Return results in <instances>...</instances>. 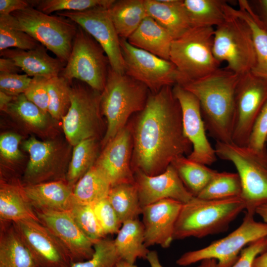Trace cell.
Instances as JSON below:
<instances>
[{"label":"cell","mask_w":267,"mask_h":267,"mask_svg":"<svg viewBox=\"0 0 267 267\" xmlns=\"http://www.w3.org/2000/svg\"><path fill=\"white\" fill-rule=\"evenodd\" d=\"M115 0H36L35 8L47 14L54 12L83 11L96 7L109 8Z\"/></svg>","instance_id":"cell-39"},{"label":"cell","mask_w":267,"mask_h":267,"mask_svg":"<svg viewBox=\"0 0 267 267\" xmlns=\"http://www.w3.org/2000/svg\"><path fill=\"white\" fill-rule=\"evenodd\" d=\"M22 70L11 59L1 57L0 58V72L5 73H19Z\"/></svg>","instance_id":"cell-51"},{"label":"cell","mask_w":267,"mask_h":267,"mask_svg":"<svg viewBox=\"0 0 267 267\" xmlns=\"http://www.w3.org/2000/svg\"><path fill=\"white\" fill-rule=\"evenodd\" d=\"M23 190L34 210L68 211L74 203L73 187L65 180L23 185Z\"/></svg>","instance_id":"cell-23"},{"label":"cell","mask_w":267,"mask_h":267,"mask_svg":"<svg viewBox=\"0 0 267 267\" xmlns=\"http://www.w3.org/2000/svg\"><path fill=\"white\" fill-rule=\"evenodd\" d=\"M173 40L163 27L147 16L127 40L134 47L170 60Z\"/></svg>","instance_id":"cell-25"},{"label":"cell","mask_w":267,"mask_h":267,"mask_svg":"<svg viewBox=\"0 0 267 267\" xmlns=\"http://www.w3.org/2000/svg\"><path fill=\"white\" fill-rule=\"evenodd\" d=\"M132 130L126 126L106 145L94 165L107 178L111 186L123 182H134L132 167Z\"/></svg>","instance_id":"cell-19"},{"label":"cell","mask_w":267,"mask_h":267,"mask_svg":"<svg viewBox=\"0 0 267 267\" xmlns=\"http://www.w3.org/2000/svg\"><path fill=\"white\" fill-rule=\"evenodd\" d=\"M108 9L96 7L83 11L58 12L56 14L70 19L83 29L102 47L111 68L118 73L125 74L120 38Z\"/></svg>","instance_id":"cell-14"},{"label":"cell","mask_w":267,"mask_h":267,"mask_svg":"<svg viewBox=\"0 0 267 267\" xmlns=\"http://www.w3.org/2000/svg\"><path fill=\"white\" fill-rule=\"evenodd\" d=\"M238 3V9L230 5V10L244 20L251 30L256 55V63L251 72L267 80V32L249 0H239Z\"/></svg>","instance_id":"cell-29"},{"label":"cell","mask_w":267,"mask_h":267,"mask_svg":"<svg viewBox=\"0 0 267 267\" xmlns=\"http://www.w3.org/2000/svg\"></svg>","instance_id":"cell-58"},{"label":"cell","mask_w":267,"mask_h":267,"mask_svg":"<svg viewBox=\"0 0 267 267\" xmlns=\"http://www.w3.org/2000/svg\"><path fill=\"white\" fill-rule=\"evenodd\" d=\"M39 221L23 190V185L14 181L1 182L0 187V221Z\"/></svg>","instance_id":"cell-27"},{"label":"cell","mask_w":267,"mask_h":267,"mask_svg":"<svg viewBox=\"0 0 267 267\" xmlns=\"http://www.w3.org/2000/svg\"><path fill=\"white\" fill-rule=\"evenodd\" d=\"M0 22L23 31L66 63L70 56L78 25L70 19L46 14L34 7L0 15Z\"/></svg>","instance_id":"cell-5"},{"label":"cell","mask_w":267,"mask_h":267,"mask_svg":"<svg viewBox=\"0 0 267 267\" xmlns=\"http://www.w3.org/2000/svg\"><path fill=\"white\" fill-rule=\"evenodd\" d=\"M48 79L42 77H33L29 86L24 93L28 100L47 114H48L49 103L47 88Z\"/></svg>","instance_id":"cell-45"},{"label":"cell","mask_w":267,"mask_h":267,"mask_svg":"<svg viewBox=\"0 0 267 267\" xmlns=\"http://www.w3.org/2000/svg\"><path fill=\"white\" fill-rule=\"evenodd\" d=\"M241 184L238 174L218 172L197 197L206 200H222L240 197Z\"/></svg>","instance_id":"cell-36"},{"label":"cell","mask_w":267,"mask_h":267,"mask_svg":"<svg viewBox=\"0 0 267 267\" xmlns=\"http://www.w3.org/2000/svg\"><path fill=\"white\" fill-rule=\"evenodd\" d=\"M80 82L74 85L72 82L71 105L61 119L65 137L73 146L96 138L101 128V92Z\"/></svg>","instance_id":"cell-11"},{"label":"cell","mask_w":267,"mask_h":267,"mask_svg":"<svg viewBox=\"0 0 267 267\" xmlns=\"http://www.w3.org/2000/svg\"><path fill=\"white\" fill-rule=\"evenodd\" d=\"M12 223L39 267H69L73 263L63 244L40 221L30 219Z\"/></svg>","instance_id":"cell-16"},{"label":"cell","mask_w":267,"mask_h":267,"mask_svg":"<svg viewBox=\"0 0 267 267\" xmlns=\"http://www.w3.org/2000/svg\"><path fill=\"white\" fill-rule=\"evenodd\" d=\"M3 111L36 130L45 129L50 116L28 100L24 93L14 96Z\"/></svg>","instance_id":"cell-37"},{"label":"cell","mask_w":267,"mask_h":267,"mask_svg":"<svg viewBox=\"0 0 267 267\" xmlns=\"http://www.w3.org/2000/svg\"><path fill=\"white\" fill-rule=\"evenodd\" d=\"M253 267H267V249L255 259Z\"/></svg>","instance_id":"cell-53"},{"label":"cell","mask_w":267,"mask_h":267,"mask_svg":"<svg viewBox=\"0 0 267 267\" xmlns=\"http://www.w3.org/2000/svg\"><path fill=\"white\" fill-rule=\"evenodd\" d=\"M267 101L255 121L247 146L257 152L267 151Z\"/></svg>","instance_id":"cell-44"},{"label":"cell","mask_w":267,"mask_h":267,"mask_svg":"<svg viewBox=\"0 0 267 267\" xmlns=\"http://www.w3.org/2000/svg\"><path fill=\"white\" fill-rule=\"evenodd\" d=\"M40 222L60 241L73 263L89 259L94 252V242L78 226L69 211L35 210Z\"/></svg>","instance_id":"cell-17"},{"label":"cell","mask_w":267,"mask_h":267,"mask_svg":"<svg viewBox=\"0 0 267 267\" xmlns=\"http://www.w3.org/2000/svg\"><path fill=\"white\" fill-rule=\"evenodd\" d=\"M147 15L163 27L173 39L192 27L183 0H144Z\"/></svg>","instance_id":"cell-24"},{"label":"cell","mask_w":267,"mask_h":267,"mask_svg":"<svg viewBox=\"0 0 267 267\" xmlns=\"http://www.w3.org/2000/svg\"><path fill=\"white\" fill-rule=\"evenodd\" d=\"M40 44L26 33L0 22V51L10 47L28 50L35 49Z\"/></svg>","instance_id":"cell-42"},{"label":"cell","mask_w":267,"mask_h":267,"mask_svg":"<svg viewBox=\"0 0 267 267\" xmlns=\"http://www.w3.org/2000/svg\"><path fill=\"white\" fill-rule=\"evenodd\" d=\"M110 68L109 59L102 47L78 25L70 56L59 75L71 83L78 80L101 92Z\"/></svg>","instance_id":"cell-9"},{"label":"cell","mask_w":267,"mask_h":267,"mask_svg":"<svg viewBox=\"0 0 267 267\" xmlns=\"http://www.w3.org/2000/svg\"><path fill=\"white\" fill-rule=\"evenodd\" d=\"M267 249V237L251 242L240 252L239 258L231 267H253L255 259Z\"/></svg>","instance_id":"cell-47"},{"label":"cell","mask_w":267,"mask_h":267,"mask_svg":"<svg viewBox=\"0 0 267 267\" xmlns=\"http://www.w3.org/2000/svg\"><path fill=\"white\" fill-rule=\"evenodd\" d=\"M0 267H39L11 222L0 221Z\"/></svg>","instance_id":"cell-26"},{"label":"cell","mask_w":267,"mask_h":267,"mask_svg":"<svg viewBox=\"0 0 267 267\" xmlns=\"http://www.w3.org/2000/svg\"><path fill=\"white\" fill-rule=\"evenodd\" d=\"M36 0H0V15H9L29 7H35Z\"/></svg>","instance_id":"cell-49"},{"label":"cell","mask_w":267,"mask_h":267,"mask_svg":"<svg viewBox=\"0 0 267 267\" xmlns=\"http://www.w3.org/2000/svg\"><path fill=\"white\" fill-rule=\"evenodd\" d=\"M215 149L218 157L234 165L246 213L254 215L257 208L267 204V151L260 152L247 146L220 141H216Z\"/></svg>","instance_id":"cell-6"},{"label":"cell","mask_w":267,"mask_h":267,"mask_svg":"<svg viewBox=\"0 0 267 267\" xmlns=\"http://www.w3.org/2000/svg\"><path fill=\"white\" fill-rule=\"evenodd\" d=\"M171 165L185 187L194 197L199 194L218 172L184 156L176 158Z\"/></svg>","instance_id":"cell-33"},{"label":"cell","mask_w":267,"mask_h":267,"mask_svg":"<svg viewBox=\"0 0 267 267\" xmlns=\"http://www.w3.org/2000/svg\"><path fill=\"white\" fill-rule=\"evenodd\" d=\"M48 112L55 120H61L71 105V83L59 75L47 80Z\"/></svg>","instance_id":"cell-38"},{"label":"cell","mask_w":267,"mask_h":267,"mask_svg":"<svg viewBox=\"0 0 267 267\" xmlns=\"http://www.w3.org/2000/svg\"><path fill=\"white\" fill-rule=\"evenodd\" d=\"M69 212L79 228L93 242L106 237L96 217L92 205L74 203Z\"/></svg>","instance_id":"cell-40"},{"label":"cell","mask_w":267,"mask_h":267,"mask_svg":"<svg viewBox=\"0 0 267 267\" xmlns=\"http://www.w3.org/2000/svg\"><path fill=\"white\" fill-rule=\"evenodd\" d=\"M96 217L106 236L117 234L122 222L107 198L92 205Z\"/></svg>","instance_id":"cell-43"},{"label":"cell","mask_w":267,"mask_h":267,"mask_svg":"<svg viewBox=\"0 0 267 267\" xmlns=\"http://www.w3.org/2000/svg\"><path fill=\"white\" fill-rule=\"evenodd\" d=\"M198 267H217V262L214 259H205L201 261Z\"/></svg>","instance_id":"cell-56"},{"label":"cell","mask_w":267,"mask_h":267,"mask_svg":"<svg viewBox=\"0 0 267 267\" xmlns=\"http://www.w3.org/2000/svg\"><path fill=\"white\" fill-rule=\"evenodd\" d=\"M134 173L142 208L162 199H174L184 204L194 197L171 164L164 172L155 176H148L138 170Z\"/></svg>","instance_id":"cell-20"},{"label":"cell","mask_w":267,"mask_h":267,"mask_svg":"<svg viewBox=\"0 0 267 267\" xmlns=\"http://www.w3.org/2000/svg\"><path fill=\"white\" fill-rule=\"evenodd\" d=\"M225 11V20L214 29L213 54L220 63L225 62L227 69L241 76L251 71L256 63L252 33L248 24L233 14L228 4Z\"/></svg>","instance_id":"cell-7"},{"label":"cell","mask_w":267,"mask_h":267,"mask_svg":"<svg viewBox=\"0 0 267 267\" xmlns=\"http://www.w3.org/2000/svg\"><path fill=\"white\" fill-rule=\"evenodd\" d=\"M22 136L14 133H5L0 136V152L5 159L15 160L22 158L19 145Z\"/></svg>","instance_id":"cell-48"},{"label":"cell","mask_w":267,"mask_h":267,"mask_svg":"<svg viewBox=\"0 0 267 267\" xmlns=\"http://www.w3.org/2000/svg\"><path fill=\"white\" fill-rule=\"evenodd\" d=\"M107 198L122 223L138 219L142 213L135 182H123L111 186Z\"/></svg>","instance_id":"cell-34"},{"label":"cell","mask_w":267,"mask_h":267,"mask_svg":"<svg viewBox=\"0 0 267 267\" xmlns=\"http://www.w3.org/2000/svg\"><path fill=\"white\" fill-rule=\"evenodd\" d=\"M244 209L245 204L241 197L206 200L194 197L182 204L175 226L174 240L202 238L224 231Z\"/></svg>","instance_id":"cell-3"},{"label":"cell","mask_w":267,"mask_h":267,"mask_svg":"<svg viewBox=\"0 0 267 267\" xmlns=\"http://www.w3.org/2000/svg\"><path fill=\"white\" fill-rule=\"evenodd\" d=\"M14 96L0 91V109L3 111L12 100Z\"/></svg>","instance_id":"cell-54"},{"label":"cell","mask_w":267,"mask_h":267,"mask_svg":"<svg viewBox=\"0 0 267 267\" xmlns=\"http://www.w3.org/2000/svg\"><path fill=\"white\" fill-rule=\"evenodd\" d=\"M173 91L181 107L184 134L192 145L187 157L207 166L213 164L217 156L206 135L199 100L179 85L174 86Z\"/></svg>","instance_id":"cell-15"},{"label":"cell","mask_w":267,"mask_h":267,"mask_svg":"<svg viewBox=\"0 0 267 267\" xmlns=\"http://www.w3.org/2000/svg\"><path fill=\"white\" fill-rule=\"evenodd\" d=\"M111 187L109 180L93 165L74 186V202L92 205L107 198Z\"/></svg>","instance_id":"cell-31"},{"label":"cell","mask_w":267,"mask_h":267,"mask_svg":"<svg viewBox=\"0 0 267 267\" xmlns=\"http://www.w3.org/2000/svg\"><path fill=\"white\" fill-rule=\"evenodd\" d=\"M120 44L125 73L145 85L152 93L180 84L181 76L171 61L134 47L127 40L120 39Z\"/></svg>","instance_id":"cell-12"},{"label":"cell","mask_w":267,"mask_h":267,"mask_svg":"<svg viewBox=\"0 0 267 267\" xmlns=\"http://www.w3.org/2000/svg\"><path fill=\"white\" fill-rule=\"evenodd\" d=\"M182 203L165 199L142 208L144 244L169 248L174 240L175 224Z\"/></svg>","instance_id":"cell-21"},{"label":"cell","mask_w":267,"mask_h":267,"mask_svg":"<svg viewBox=\"0 0 267 267\" xmlns=\"http://www.w3.org/2000/svg\"><path fill=\"white\" fill-rule=\"evenodd\" d=\"M22 146L30 157L23 176V185L65 180L67 171L58 162L59 150L54 142L40 141L32 136L25 140Z\"/></svg>","instance_id":"cell-18"},{"label":"cell","mask_w":267,"mask_h":267,"mask_svg":"<svg viewBox=\"0 0 267 267\" xmlns=\"http://www.w3.org/2000/svg\"><path fill=\"white\" fill-rule=\"evenodd\" d=\"M146 260L148 261L150 267H163L160 262L158 253L156 251H150Z\"/></svg>","instance_id":"cell-52"},{"label":"cell","mask_w":267,"mask_h":267,"mask_svg":"<svg viewBox=\"0 0 267 267\" xmlns=\"http://www.w3.org/2000/svg\"><path fill=\"white\" fill-rule=\"evenodd\" d=\"M192 28L217 27L225 19L223 0H183Z\"/></svg>","instance_id":"cell-32"},{"label":"cell","mask_w":267,"mask_h":267,"mask_svg":"<svg viewBox=\"0 0 267 267\" xmlns=\"http://www.w3.org/2000/svg\"><path fill=\"white\" fill-rule=\"evenodd\" d=\"M32 79L26 74L0 72V91L12 96L24 93Z\"/></svg>","instance_id":"cell-46"},{"label":"cell","mask_w":267,"mask_h":267,"mask_svg":"<svg viewBox=\"0 0 267 267\" xmlns=\"http://www.w3.org/2000/svg\"><path fill=\"white\" fill-rule=\"evenodd\" d=\"M255 214L262 219L264 222L267 223V204L261 206L257 208Z\"/></svg>","instance_id":"cell-55"},{"label":"cell","mask_w":267,"mask_h":267,"mask_svg":"<svg viewBox=\"0 0 267 267\" xmlns=\"http://www.w3.org/2000/svg\"><path fill=\"white\" fill-rule=\"evenodd\" d=\"M139 113L132 129L133 171L157 175L176 158L191 153L192 145L184 134L181 109L172 86L150 94Z\"/></svg>","instance_id":"cell-1"},{"label":"cell","mask_w":267,"mask_h":267,"mask_svg":"<svg viewBox=\"0 0 267 267\" xmlns=\"http://www.w3.org/2000/svg\"><path fill=\"white\" fill-rule=\"evenodd\" d=\"M232 142L246 146L255 121L267 101V80L251 71L240 76L235 96Z\"/></svg>","instance_id":"cell-13"},{"label":"cell","mask_w":267,"mask_h":267,"mask_svg":"<svg viewBox=\"0 0 267 267\" xmlns=\"http://www.w3.org/2000/svg\"><path fill=\"white\" fill-rule=\"evenodd\" d=\"M94 252L89 259L73 263L69 267H115L121 260L113 239L105 237L94 243Z\"/></svg>","instance_id":"cell-41"},{"label":"cell","mask_w":267,"mask_h":267,"mask_svg":"<svg viewBox=\"0 0 267 267\" xmlns=\"http://www.w3.org/2000/svg\"><path fill=\"white\" fill-rule=\"evenodd\" d=\"M254 216L246 213L241 224L230 234L204 248L184 253L176 264L185 267L205 259H214L217 267H231L243 248L252 242L267 237V223L257 222Z\"/></svg>","instance_id":"cell-10"},{"label":"cell","mask_w":267,"mask_h":267,"mask_svg":"<svg viewBox=\"0 0 267 267\" xmlns=\"http://www.w3.org/2000/svg\"><path fill=\"white\" fill-rule=\"evenodd\" d=\"M249 1L267 32V0H255Z\"/></svg>","instance_id":"cell-50"},{"label":"cell","mask_w":267,"mask_h":267,"mask_svg":"<svg viewBox=\"0 0 267 267\" xmlns=\"http://www.w3.org/2000/svg\"><path fill=\"white\" fill-rule=\"evenodd\" d=\"M113 241L121 260L132 264L137 259H146L150 251L144 244L143 225L138 218L124 222Z\"/></svg>","instance_id":"cell-28"},{"label":"cell","mask_w":267,"mask_h":267,"mask_svg":"<svg viewBox=\"0 0 267 267\" xmlns=\"http://www.w3.org/2000/svg\"><path fill=\"white\" fill-rule=\"evenodd\" d=\"M149 89L142 83L111 67L105 87L100 94V109L107 125L102 140L104 147L126 126L129 117L144 108Z\"/></svg>","instance_id":"cell-4"},{"label":"cell","mask_w":267,"mask_h":267,"mask_svg":"<svg viewBox=\"0 0 267 267\" xmlns=\"http://www.w3.org/2000/svg\"><path fill=\"white\" fill-rule=\"evenodd\" d=\"M115 267H137L134 264L129 263L126 261L121 260L116 264Z\"/></svg>","instance_id":"cell-57"},{"label":"cell","mask_w":267,"mask_h":267,"mask_svg":"<svg viewBox=\"0 0 267 267\" xmlns=\"http://www.w3.org/2000/svg\"><path fill=\"white\" fill-rule=\"evenodd\" d=\"M120 39L127 40L147 17L144 0H115L108 9Z\"/></svg>","instance_id":"cell-30"},{"label":"cell","mask_w":267,"mask_h":267,"mask_svg":"<svg viewBox=\"0 0 267 267\" xmlns=\"http://www.w3.org/2000/svg\"><path fill=\"white\" fill-rule=\"evenodd\" d=\"M96 138L81 141L74 146L71 159L67 168L65 180L72 187L92 167L98 157Z\"/></svg>","instance_id":"cell-35"},{"label":"cell","mask_w":267,"mask_h":267,"mask_svg":"<svg viewBox=\"0 0 267 267\" xmlns=\"http://www.w3.org/2000/svg\"><path fill=\"white\" fill-rule=\"evenodd\" d=\"M214 29L210 27L191 28L173 40L170 61L181 76L179 85L203 78L220 68L221 63L213 51Z\"/></svg>","instance_id":"cell-8"},{"label":"cell","mask_w":267,"mask_h":267,"mask_svg":"<svg viewBox=\"0 0 267 267\" xmlns=\"http://www.w3.org/2000/svg\"><path fill=\"white\" fill-rule=\"evenodd\" d=\"M239 77L226 67L219 68L180 85L199 100L206 130L216 141L232 143L235 90Z\"/></svg>","instance_id":"cell-2"},{"label":"cell","mask_w":267,"mask_h":267,"mask_svg":"<svg viewBox=\"0 0 267 267\" xmlns=\"http://www.w3.org/2000/svg\"><path fill=\"white\" fill-rule=\"evenodd\" d=\"M1 57L12 59L29 77L50 79L60 75L66 63L48 54L42 44L35 49L25 50L8 48L0 51Z\"/></svg>","instance_id":"cell-22"}]
</instances>
